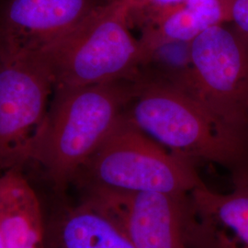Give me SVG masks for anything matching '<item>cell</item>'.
Segmentation results:
<instances>
[{"mask_svg":"<svg viewBox=\"0 0 248 248\" xmlns=\"http://www.w3.org/2000/svg\"><path fill=\"white\" fill-rule=\"evenodd\" d=\"M133 92V79L53 89L29 161L44 169L58 192L73 184L79 169L114 129Z\"/></svg>","mask_w":248,"mask_h":248,"instance_id":"obj_1","label":"cell"},{"mask_svg":"<svg viewBox=\"0 0 248 248\" xmlns=\"http://www.w3.org/2000/svg\"><path fill=\"white\" fill-rule=\"evenodd\" d=\"M124 115L154 141L191 162L248 169V156L228 141L194 98L169 83L138 74Z\"/></svg>","mask_w":248,"mask_h":248,"instance_id":"obj_2","label":"cell"},{"mask_svg":"<svg viewBox=\"0 0 248 248\" xmlns=\"http://www.w3.org/2000/svg\"><path fill=\"white\" fill-rule=\"evenodd\" d=\"M202 182L193 162L166 149L123 115L73 184L81 189L186 195Z\"/></svg>","mask_w":248,"mask_h":248,"instance_id":"obj_3","label":"cell"},{"mask_svg":"<svg viewBox=\"0 0 248 248\" xmlns=\"http://www.w3.org/2000/svg\"><path fill=\"white\" fill-rule=\"evenodd\" d=\"M131 30L121 0L92 14L43 53L54 88L134 79L142 59Z\"/></svg>","mask_w":248,"mask_h":248,"instance_id":"obj_4","label":"cell"},{"mask_svg":"<svg viewBox=\"0 0 248 248\" xmlns=\"http://www.w3.org/2000/svg\"><path fill=\"white\" fill-rule=\"evenodd\" d=\"M192 70L181 90L203 108L220 133L248 156V45L230 23L191 42Z\"/></svg>","mask_w":248,"mask_h":248,"instance_id":"obj_5","label":"cell"},{"mask_svg":"<svg viewBox=\"0 0 248 248\" xmlns=\"http://www.w3.org/2000/svg\"><path fill=\"white\" fill-rule=\"evenodd\" d=\"M53 89L43 53H0V169L29 161Z\"/></svg>","mask_w":248,"mask_h":248,"instance_id":"obj_6","label":"cell"},{"mask_svg":"<svg viewBox=\"0 0 248 248\" xmlns=\"http://www.w3.org/2000/svg\"><path fill=\"white\" fill-rule=\"evenodd\" d=\"M82 201L106 213L135 248H191L187 194L82 189Z\"/></svg>","mask_w":248,"mask_h":248,"instance_id":"obj_7","label":"cell"},{"mask_svg":"<svg viewBox=\"0 0 248 248\" xmlns=\"http://www.w3.org/2000/svg\"><path fill=\"white\" fill-rule=\"evenodd\" d=\"M114 0H0V53H45Z\"/></svg>","mask_w":248,"mask_h":248,"instance_id":"obj_8","label":"cell"},{"mask_svg":"<svg viewBox=\"0 0 248 248\" xmlns=\"http://www.w3.org/2000/svg\"><path fill=\"white\" fill-rule=\"evenodd\" d=\"M232 180L228 193L202 181L187 194L191 248H248V169L232 175Z\"/></svg>","mask_w":248,"mask_h":248,"instance_id":"obj_9","label":"cell"},{"mask_svg":"<svg viewBox=\"0 0 248 248\" xmlns=\"http://www.w3.org/2000/svg\"><path fill=\"white\" fill-rule=\"evenodd\" d=\"M0 230L6 248H46L40 202L19 168L0 176Z\"/></svg>","mask_w":248,"mask_h":248,"instance_id":"obj_10","label":"cell"},{"mask_svg":"<svg viewBox=\"0 0 248 248\" xmlns=\"http://www.w3.org/2000/svg\"><path fill=\"white\" fill-rule=\"evenodd\" d=\"M228 23L227 0H186L141 29V66L159 46L191 43L212 27Z\"/></svg>","mask_w":248,"mask_h":248,"instance_id":"obj_11","label":"cell"},{"mask_svg":"<svg viewBox=\"0 0 248 248\" xmlns=\"http://www.w3.org/2000/svg\"><path fill=\"white\" fill-rule=\"evenodd\" d=\"M46 248H135L106 213L81 200L53 219L45 236Z\"/></svg>","mask_w":248,"mask_h":248,"instance_id":"obj_12","label":"cell"},{"mask_svg":"<svg viewBox=\"0 0 248 248\" xmlns=\"http://www.w3.org/2000/svg\"><path fill=\"white\" fill-rule=\"evenodd\" d=\"M130 28L139 30L186 0H121Z\"/></svg>","mask_w":248,"mask_h":248,"instance_id":"obj_13","label":"cell"},{"mask_svg":"<svg viewBox=\"0 0 248 248\" xmlns=\"http://www.w3.org/2000/svg\"><path fill=\"white\" fill-rule=\"evenodd\" d=\"M228 23L248 45V0H227Z\"/></svg>","mask_w":248,"mask_h":248,"instance_id":"obj_14","label":"cell"},{"mask_svg":"<svg viewBox=\"0 0 248 248\" xmlns=\"http://www.w3.org/2000/svg\"><path fill=\"white\" fill-rule=\"evenodd\" d=\"M0 248H6L5 242H4V238H3V235H2L1 230H0Z\"/></svg>","mask_w":248,"mask_h":248,"instance_id":"obj_15","label":"cell"}]
</instances>
